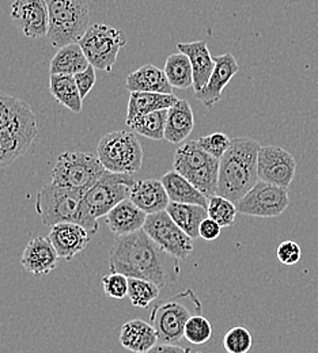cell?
<instances>
[{
    "label": "cell",
    "instance_id": "1",
    "mask_svg": "<svg viewBox=\"0 0 318 353\" xmlns=\"http://www.w3.org/2000/svg\"><path fill=\"white\" fill-rule=\"evenodd\" d=\"M179 261L162 250L144 230L117 236L109 253L110 272L152 281L161 290L177 281L181 272Z\"/></svg>",
    "mask_w": 318,
    "mask_h": 353
},
{
    "label": "cell",
    "instance_id": "2",
    "mask_svg": "<svg viewBox=\"0 0 318 353\" xmlns=\"http://www.w3.org/2000/svg\"><path fill=\"white\" fill-rule=\"evenodd\" d=\"M37 133L32 108L25 101L0 91V169L23 157Z\"/></svg>",
    "mask_w": 318,
    "mask_h": 353
},
{
    "label": "cell",
    "instance_id": "3",
    "mask_svg": "<svg viewBox=\"0 0 318 353\" xmlns=\"http://www.w3.org/2000/svg\"><path fill=\"white\" fill-rule=\"evenodd\" d=\"M261 145L250 137L231 139V145L219 159L217 194L237 204L260 179L257 159Z\"/></svg>",
    "mask_w": 318,
    "mask_h": 353
},
{
    "label": "cell",
    "instance_id": "4",
    "mask_svg": "<svg viewBox=\"0 0 318 353\" xmlns=\"http://www.w3.org/2000/svg\"><path fill=\"white\" fill-rule=\"evenodd\" d=\"M36 211L46 225L59 223H77L83 225L91 235L98 232L99 224L85 204V193L53 185H46L37 193Z\"/></svg>",
    "mask_w": 318,
    "mask_h": 353
},
{
    "label": "cell",
    "instance_id": "5",
    "mask_svg": "<svg viewBox=\"0 0 318 353\" xmlns=\"http://www.w3.org/2000/svg\"><path fill=\"white\" fill-rule=\"evenodd\" d=\"M49 14L48 40L53 48L79 43L90 22L88 0H46Z\"/></svg>",
    "mask_w": 318,
    "mask_h": 353
},
{
    "label": "cell",
    "instance_id": "6",
    "mask_svg": "<svg viewBox=\"0 0 318 353\" xmlns=\"http://www.w3.org/2000/svg\"><path fill=\"white\" fill-rule=\"evenodd\" d=\"M201 314V303L196 294L188 288L175 298L155 305L150 311V323L155 327L161 343L179 344L189 318Z\"/></svg>",
    "mask_w": 318,
    "mask_h": 353
},
{
    "label": "cell",
    "instance_id": "7",
    "mask_svg": "<svg viewBox=\"0 0 318 353\" xmlns=\"http://www.w3.org/2000/svg\"><path fill=\"white\" fill-rule=\"evenodd\" d=\"M173 168L208 199L217 194L219 159L206 152L197 140L182 143L176 150Z\"/></svg>",
    "mask_w": 318,
    "mask_h": 353
},
{
    "label": "cell",
    "instance_id": "8",
    "mask_svg": "<svg viewBox=\"0 0 318 353\" xmlns=\"http://www.w3.org/2000/svg\"><path fill=\"white\" fill-rule=\"evenodd\" d=\"M97 157L108 172L135 174L141 169L143 148L132 131H115L101 137Z\"/></svg>",
    "mask_w": 318,
    "mask_h": 353
},
{
    "label": "cell",
    "instance_id": "9",
    "mask_svg": "<svg viewBox=\"0 0 318 353\" xmlns=\"http://www.w3.org/2000/svg\"><path fill=\"white\" fill-rule=\"evenodd\" d=\"M105 172L106 169L97 155L66 151L57 157L52 169V183L86 193Z\"/></svg>",
    "mask_w": 318,
    "mask_h": 353
},
{
    "label": "cell",
    "instance_id": "10",
    "mask_svg": "<svg viewBox=\"0 0 318 353\" xmlns=\"http://www.w3.org/2000/svg\"><path fill=\"white\" fill-rule=\"evenodd\" d=\"M78 44L95 70L110 72L127 40L121 30L105 23H94L89 26Z\"/></svg>",
    "mask_w": 318,
    "mask_h": 353
},
{
    "label": "cell",
    "instance_id": "11",
    "mask_svg": "<svg viewBox=\"0 0 318 353\" xmlns=\"http://www.w3.org/2000/svg\"><path fill=\"white\" fill-rule=\"evenodd\" d=\"M135 179L130 174L105 172L85 193V204L94 219L106 216L121 201L130 199Z\"/></svg>",
    "mask_w": 318,
    "mask_h": 353
},
{
    "label": "cell",
    "instance_id": "12",
    "mask_svg": "<svg viewBox=\"0 0 318 353\" xmlns=\"http://www.w3.org/2000/svg\"><path fill=\"white\" fill-rule=\"evenodd\" d=\"M239 214L253 218H277L290 205L288 190L259 181L237 204Z\"/></svg>",
    "mask_w": 318,
    "mask_h": 353
},
{
    "label": "cell",
    "instance_id": "13",
    "mask_svg": "<svg viewBox=\"0 0 318 353\" xmlns=\"http://www.w3.org/2000/svg\"><path fill=\"white\" fill-rule=\"evenodd\" d=\"M143 230L162 250L180 261L186 260L193 252V239L166 211L148 215Z\"/></svg>",
    "mask_w": 318,
    "mask_h": 353
},
{
    "label": "cell",
    "instance_id": "14",
    "mask_svg": "<svg viewBox=\"0 0 318 353\" xmlns=\"http://www.w3.org/2000/svg\"><path fill=\"white\" fill-rule=\"evenodd\" d=\"M257 172L260 181L288 189L295 176L297 161L279 145H264L259 151Z\"/></svg>",
    "mask_w": 318,
    "mask_h": 353
},
{
    "label": "cell",
    "instance_id": "15",
    "mask_svg": "<svg viewBox=\"0 0 318 353\" xmlns=\"http://www.w3.org/2000/svg\"><path fill=\"white\" fill-rule=\"evenodd\" d=\"M10 17L25 37L39 40L48 36L49 14L46 0H14Z\"/></svg>",
    "mask_w": 318,
    "mask_h": 353
},
{
    "label": "cell",
    "instance_id": "16",
    "mask_svg": "<svg viewBox=\"0 0 318 353\" xmlns=\"http://www.w3.org/2000/svg\"><path fill=\"white\" fill-rule=\"evenodd\" d=\"M215 59V68L208 83L200 91L195 92V98L201 102L207 109H212L215 103L222 99V92L230 81L238 74L239 65L234 54L223 53Z\"/></svg>",
    "mask_w": 318,
    "mask_h": 353
},
{
    "label": "cell",
    "instance_id": "17",
    "mask_svg": "<svg viewBox=\"0 0 318 353\" xmlns=\"http://www.w3.org/2000/svg\"><path fill=\"white\" fill-rule=\"evenodd\" d=\"M90 232L77 223H59L52 225L48 239L56 249L60 260L71 261L90 243Z\"/></svg>",
    "mask_w": 318,
    "mask_h": 353
},
{
    "label": "cell",
    "instance_id": "18",
    "mask_svg": "<svg viewBox=\"0 0 318 353\" xmlns=\"http://www.w3.org/2000/svg\"><path fill=\"white\" fill-rule=\"evenodd\" d=\"M60 257L48 236H36L26 245L21 264L34 276H46L53 272Z\"/></svg>",
    "mask_w": 318,
    "mask_h": 353
},
{
    "label": "cell",
    "instance_id": "19",
    "mask_svg": "<svg viewBox=\"0 0 318 353\" xmlns=\"http://www.w3.org/2000/svg\"><path fill=\"white\" fill-rule=\"evenodd\" d=\"M130 200L147 215L166 211L170 203L163 183L158 179L135 181Z\"/></svg>",
    "mask_w": 318,
    "mask_h": 353
},
{
    "label": "cell",
    "instance_id": "20",
    "mask_svg": "<svg viewBox=\"0 0 318 353\" xmlns=\"http://www.w3.org/2000/svg\"><path fill=\"white\" fill-rule=\"evenodd\" d=\"M147 216L146 212L127 199L106 214L105 223L116 236H123L143 230Z\"/></svg>",
    "mask_w": 318,
    "mask_h": 353
},
{
    "label": "cell",
    "instance_id": "21",
    "mask_svg": "<svg viewBox=\"0 0 318 353\" xmlns=\"http://www.w3.org/2000/svg\"><path fill=\"white\" fill-rule=\"evenodd\" d=\"M177 49L189 57L193 70L195 92L200 91L208 83L215 68V59L211 56L207 43L203 40L193 43H179Z\"/></svg>",
    "mask_w": 318,
    "mask_h": 353
},
{
    "label": "cell",
    "instance_id": "22",
    "mask_svg": "<svg viewBox=\"0 0 318 353\" xmlns=\"http://www.w3.org/2000/svg\"><path fill=\"white\" fill-rule=\"evenodd\" d=\"M120 344L135 353H147L158 344L155 327L143 319H132L123 325L120 332Z\"/></svg>",
    "mask_w": 318,
    "mask_h": 353
},
{
    "label": "cell",
    "instance_id": "23",
    "mask_svg": "<svg viewBox=\"0 0 318 353\" xmlns=\"http://www.w3.org/2000/svg\"><path fill=\"white\" fill-rule=\"evenodd\" d=\"M195 127V114L188 101L179 99L168 109L165 140L172 144L183 143Z\"/></svg>",
    "mask_w": 318,
    "mask_h": 353
},
{
    "label": "cell",
    "instance_id": "24",
    "mask_svg": "<svg viewBox=\"0 0 318 353\" xmlns=\"http://www.w3.org/2000/svg\"><path fill=\"white\" fill-rule=\"evenodd\" d=\"M179 98L175 94H161V92H144L134 91L130 95L126 124L130 125L135 119L157 112L162 109L172 108Z\"/></svg>",
    "mask_w": 318,
    "mask_h": 353
},
{
    "label": "cell",
    "instance_id": "25",
    "mask_svg": "<svg viewBox=\"0 0 318 353\" xmlns=\"http://www.w3.org/2000/svg\"><path fill=\"white\" fill-rule=\"evenodd\" d=\"M126 88L130 92L144 91V92H161L173 94V86L170 85L163 70L146 64L127 77Z\"/></svg>",
    "mask_w": 318,
    "mask_h": 353
},
{
    "label": "cell",
    "instance_id": "26",
    "mask_svg": "<svg viewBox=\"0 0 318 353\" xmlns=\"http://www.w3.org/2000/svg\"><path fill=\"white\" fill-rule=\"evenodd\" d=\"M161 182L163 183L170 201L181 204H197L206 208L208 207L210 199L179 172H168L161 178Z\"/></svg>",
    "mask_w": 318,
    "mask_h": 353
},
{
    "label": "cell",
    "instance_id": "27",
    "mask_svg": "<svg viewBox=\"0 0 318 353\" xmlns=\"http://www.w3.org/2000/svg\"><path fill=\"white\" fill-rule=\"evenodd\" d=\"M90 65L86 54L78 43L59 48L50 60L49 75H77Z\"/></svg>",
    "mask_w": 318,
    "mask_h": 353
},
{
    "label": "cell",
    "instance_id": "28",
    "mask_svg": "<svg viewBox=\"0 0 318 353\" xmlns=\"http://www.w3.org/2000/svg\"><path fill=\"white\" fill-rule=\"evenodd\" d=\"M49 91L52 97L72 113H81L83 98L72 75H50Z\"/></svg>",
    "mask_w": 318,
    "mask_h": 353
},
{
    "label": "cell",
    "instance_id": "29",
    "mask_svg": "<svg viewBox=\"0 0 318 353\" xmlns=\"http://www.w3.org/2000/svg\"><path fill=\"white\" fill-rule=\"evenodd\" d=\"M166 212L192 239L199 238L200 224L206 218H208L207 208L197 204H181L170 201Z\"/></svg>",
    "mask_w": 318,
    "mask_h": 353
},
{
    "label": "cell",
    "instance_id": "30",
    "mask_svg": "<svg viewBox=\"0 0 318 353\" xmlns=\"http://www.w3.org/2000/svg\"><path fill=\"white\" fill-rule=\"evenodd\" d=\"M163 71L173 88L185 90L193 86V70L190 60L181 52L173 53L166 59Z\"/></svg>",
    "mask_w": 318,
    "mask_h": 353
},
{
    "label": "cell",
    "instance_id": "31",
    "mask_svg": "<svg viewBox=\"0 0 318 353\" xmlns=\"http://www.w3.org/2000/svg\"><path fill=\"white\" fill-rule=\"evenodd\" d=\"M166 119H168V109H162V110H157V112L137 117L128 127H130V131L132 132L158 141L165 139Z\"/></svg>",
    "mask_w": 318,
    "mask_h": 353
},
{
    "label": "cell",
    "instance_id": "32",
    "mask_svg": "<svg viewBox=\"0 0 318 353\" xmlns=\"http://www.w3.org/2000/svg\"><path fill=\"white\" fill-rule=\"evenodd\" d=\"M161 288L148 280L144 279H130L128 284V296L131 301V305L140 309H147L158 296H159Z\"/></svg>",
    "mask_w": 318,
    "mask_h": 353
},
{
    "label": "cell",
    "instance_id": "33",
    "mask_svg": "<svg viewBox=\"0 0 318 353\" xmlns=\"http://www.w3.org/2000/svg\"><path fill=\"white\" fill-rule=\"evenodd\" d=\"M207 212H208V218L214 219L222 228H226L234 224L238 210L232 201L215 194L210 197Z\"/></svg>",
    "mask_w": 318,
    "mask_h": 353
},
{
    "label": "cell",
    "instance_id": "34",
    "mask_svg": "<svg viewBox=\"0 0 318 353\" xmlns=\"http://www.w3.org/2000/svg\"><path fill=\"white\" fill-rule=\"evenodd\" d=\"M212 337V326L201 314H195L189 318L183 329V339L193 345H203Z\"/></svg>",
    "mask_w": 318,
    "mask_h": 353
},
{
    "label": "cell",
    "instance_id": "35",
    "mask_svg": "<svg viewBox=\"0 0 318 353\" xmlns=\"http://www.w3.org/2000/svg\"><path fill=\"white\" fill-rule=\"evenodd\" d=\"M223 345L228 353H248L252 350L253 337L244 326H234L223 337Z\"/></svg>",
    "mask_w": 318,
    "mask_h": 353
},
{
    "label": "cell",
    "instance_id": "36",
    "mask_svg": "<svg viewBox=\"0 0 318 353\" xmlns=\"http://www.w3.org/2000/svg\"><path fill=\"white\" fill-rule=\"evenodd\" d=\"M128 284L130 277H127L123 273L112 272L102 277V287L106 296L112 299L121 301L126 296H128Z\"/></svg>",
    "mask_w": 318,
    "mask_h": 353
},
{
    "label": "cell",
    "instance_id": "37",
    "mask_svg": "<svg viewBox=\"0 0 318 353\" xmlns=\"http://www.w3.org/2000/svg\"><path fill=\"white\" fill-rule=\"evenodd\" d=\"M199 145L217 159H221L231 145V139L226 133L214 132L197 139Z\"/></svg>",
    "mask_w": 318,
    "mask_h": 353
},
{
    "label": "cell",
    "instance_id": "38",
    "mask_svg": "<svg viewBox=\"0 0 318 353\" xmlns=\"http://www.w3.org/2000/svg\"><path fill=\"white\" fill-rule=\"evenodd\" d=\"M276 257L283 265H295L302 257L301 246L294 241H284L276 250Z\"/></svg>",
    "mask_w": 318,
    "mask_h": 353
},
{
    "label": "cell",
    "instance_id": "39",
    "mask_svg": "<svg viewBox=\"0 0 318 353\" xmlns=\"http://www.w3.org/2000/svg\"><path fill=\"white\" fill-rule=\"evenodd\" d=\"M75 78V82H77V86L79 88V92L82 95V98L85 99L89 92H90L94 85H95V81H97V75H95V68L92 65H89L85 71L74 75Z\"/></svg>",
    "mask_w": 318,
    "mask_h": 353
},
{
    "label": "cell",
    "instance_id": "40",
    "mask_svg": "<svg viewBox=\"0 0 318 353\" xmlns=\"http://www.w3.org/2000/svg\"><path fill=\"white\" fill-rule=\"evenodd\" d=\"M222 231V227L211 218H206L201 221L200 228H199V238L204 239V241H215L219 238Z\"/></svg>",
    "mask_w": 318,
    "mask_h": 353
},
{
    "label": "cell",
    "instance_id": "41",
    "mask_svg": "<svg viewBox=\"0 0 318 353\" xmlns=\"http://www.w3.org/2000/svg\"><path fill=\"white\" fill-rule=\"evenodd\" d=\"M147 353H195L190 348H183L177 344H157L152 350H150ZM200 353V352H197Z\"/></svg>",
    "mask_w": 318,
    "mask_h": 353
},
{
    "label": "cell",
    "instance_id": "42",
    "mask_svg": "<svg viewBox=\"0 0 318 353\" xmlns=\"http://www.w3.org/2000/svg\"><path fill=\"white\" fill-rule=\"evenodd\" d=\"M226 353H228V352H226Z\"/></svg>",
    "mask_w": 318,
    "mask_h": 353
}]
</instances>
